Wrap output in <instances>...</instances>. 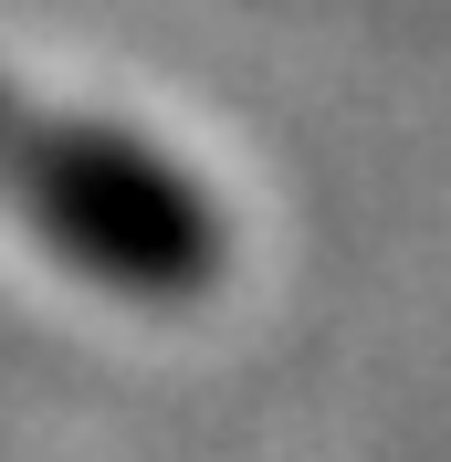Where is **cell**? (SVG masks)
Segmentation results:
<instances>
[{
  "label": "cell",
  "instance_id": "cell-1",
  "mask_svg": "<svg viewBox=\"0 0 451 462\" xmlns=\"http://www.w3.org/2000/svg\"><path fill=\"white\" fill-rule=\"evenodd\" d=\"M0 200L126 305H199L231 273V221L199 169L95 116H42L22 85H0Z\"/></svg>",
  "mask_w": 451,
  "mask_h": 462
}]
</instances>
